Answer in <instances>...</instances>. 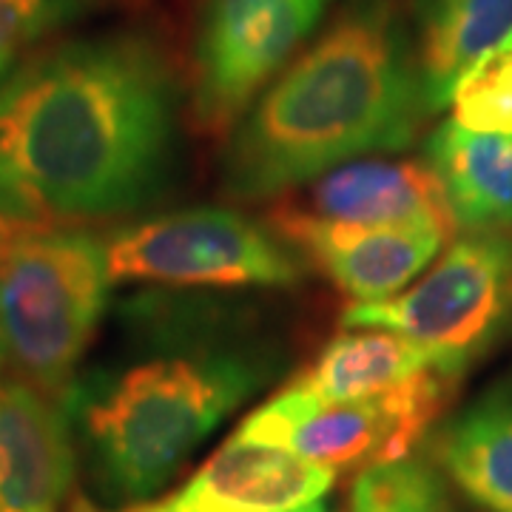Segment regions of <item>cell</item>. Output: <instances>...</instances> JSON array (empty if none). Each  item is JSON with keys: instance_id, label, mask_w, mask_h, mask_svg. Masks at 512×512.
<instances>
[{"instance_id": "cell-1", "label": "cell", "mask_w": 512, "mask_h": 512, "mask_svg": "<svg viewBox=\"0 0 512 512\" xmlns=\"http://www.w3.org/2000/svg\"><path fill=\"white\" fill-rule=\"evenodd\" d=\"M180 86L154 37L49 46L0 80V174L43 220H103L157 194Z\"/></svg>"}, {"instance_id": "cell-2", "label": "cell", "mask_w": 512, "mask_h": 512, "mask_svg": "<svg viewBox=\"0 0 512 512\" xmlns=\"http://www.w3.org/2000/svg\"><path fill=\"white\" fill-rule=\"evenodd\" d=\"M427 109L396 0H345L330 26L231 128L222 185L262 200L373 151H399Z\"/></svg>"}, {"instance_id": "cell-3", "label": "cell", "mask_w": 512, "mask_h": 512, "mask_svg": "<svg viewBox=\"0 0 512 512\" xmlns=\"http://www.w3.org/2000/svg\"><path fill=\"white\" fill-rule=\"evenodd\" d=\"M239 353L154 359L128 367L83 404L86 441L111 493L148 498L165 487L237 404L259 387Z\"/></svg>"}, {"instance_id": "cell-4", "label": "cell", "mask_w": 512, "mask_h": 512, "mask_svg": "<svg viewBox=\"0 0 512 512\" xmlns=\"http://www.w3.org/2000/svg\"><path fill=\"white\" fill-rule=\"evenodd\" d=\"M106 242L43 228L0 259V328L20 382L69 402L109 296Z\"/></svg>"}, {"instance_id": "cell-5", "label": "cell", "mask_w": 512, "mask_h": 512, "mask_svg": "<svg viewBox=\"0 0 512 512\" xmlns=\"http://www.w3.org/2000/svg\"><path fill=\"white\" fill-rule=\"evenodd\" d=\"M453 382L456 376L444 367H427L387 393L356 402H319L285 387L242 421L231 439L285 450L333 473H365L410 456L447 404Z\"/></svg>"}, {"instance_id": "cell-6", "label": "cell", "mask_w": 512, "mask_h": 512, "mask_svg": "<svg viewBox=\"0 0 512 512\" xmlns=\"http://www.w3.org/2000/svg\"><path fill=\"white\" fill-rule=\"evenodd\" d=\"M342 325L402 333L458 376L512 330V237L481 231L456 239L419 285L384 302L350 305Z\"/></svg>"}, {"instance_id": "cell-7", "label": "cell", "mask_w": 512, "mask_h": 512, "mask_svg": "<svg viewBox=\"0 0 512 512\" xmlns=\"http://www.w3.org/2000/svg\"><path fill=\"white\" fill-rule=\"evenodd\" d=\"M111 282L160 285H291L302 262L265 228L228 208L174 211L117 231L106 242Z\"/></svg>"}, {"instance_id": "cell-8", "label": "cell", "mask_w": 512, "mask_h": 512, "mask_svg": "<svg viewBox=\"0 0 512 512\" xmlns=\"http://www.w3.org/2000/svg\"><path fill=\"white\" fill-rule=\"evenodd\" d=\"M330 0H205L191 52V123L231 134L328 12Z\"/></svg>"}, {"instance_id": "cell-9", "label": "cell", "mask_w": 512, "mask_h": 512, "mask_svg": "<svg viewBox=\"0 0 512 512\" xmlns=\"http://www.w3.org/2000/svg\"><path fill=\"white\" fill-rule=\"evenodd\" d=\"M274 214L339 228H433L450 239L458 228L439 174L416 160L336 165Z\"/></svg>"}, {"instance_id": "cell-10", "label": "cell", "mask_w": 512, "mask_h": 512, "mask_svg": "<svg viewBox=\"0 0 512 512\" xmlns=\"http://www.w3.org/2000/svg\"><path fill=\"white\" fill-rule=\"evenodd\" d=\"M336 473L285 450L228 441L183 490L160 504H134L117 512H293L322 501ZM69 512L97 510L77 498Z\"/></svg>"}, {"instance_id": "cell-11", "label": "cell", "mask_w": 512, "mask_h": 512, "mask_svg": "<svg viewBox=\"0 0 512 512\" xmlns=\"http://www.w3.org/2000/svg\"><path fill=\"white\" fill-rule=\"evenodd\" d=\"M26 382L0 384V512H60L74 481L69 413Z\"/></svg>"}, {"instance_id": "cell-12", "label": "cell", "mask_w": 512, "mask_h": 512, "mask_svg": "<svg viewBox=\"0 0 512 512\" xmlns=\"http://www.w3.org/2000/svg\"><path fill=\"white\" fill-rule=\"evenodd\" d=\"M271 220L285 242L296 245L339 291L362 305L393 299L450 239L433 228H339L276 214Z\"/></svg>"}, {"instance_id": "cell-13", "label": "cell", "mask_w": 512, "mask_h": 512, "mask_svg": "<svg viewBox=\"0 0 512 512\" xmlns=\"http://www.w3.org/2000/svg\"><path fill=\"white\" fill-rule=\"evenodd\" d=\"M427 109L450 103L458 80L512 35V0H413Z\"/></svg>"}, {"instance_id": "cell-14", "label": "cell", "mask_w": 512, "mask_h": 512, "mask_svg": "<svg viewBox=\"0 0 512 512\" xmlns=\"http://www.w3.org/2000/svg\"><path fill=\"white\" fill-rule=\"evenodd\" d=\"M427 163L461 228L473 234L512 228V137L476 134L447 120L427 143Z\"/></svg>"}, {"instance_id": "cell-15", "label": "cell", "mask_w": 512, "mask_h": 512, "mask_svg": "<svg viewBox=\"0 0 512 512\" xmlns=\"http://www.w3.org/2000/svg\"><path fill=\"white\" fill-rule=\"evenodd\" d=\"M427 367L441 365L424 345L393 330L362 328L333 339L288 387L319 402H356L387 393Z\"/></svg>"}, {"instance_id": "cell-16", "label": "cell", "mask_w": 512, "mask_h": 512, "mask_svg": "<svg viewBox=\"0 0 512 512\" xmlns=\"http://www.w3.org/2000/svg\"><path fill=\"white\" fill-rule=\"evenodd\" d=\"M439 461L484 510L512 512V402L493 399L458 416L441 433Z\"/></svg>"}, {"instance_id": "cell-17", "label": "cell", "mask_w": 512, "mask_h": 512, "mask_svg": "<svg viewBox=\"0 0 512 512\" xmlns=\"http://www.w3.org/2000/svg\"><path fill=\"white\" fill-rule=\"evenodd\" d=\"M350 512H450L439 478L421 461L370 467L353 484Z\"/></svg>"}, {"instance_id": "cell-18", "label": "cell", "mask_w": 512, "mask_h": 512, "mask_svg": "<svg viewBox=\"0 0 512 512\" xmlns=\"http://www.w3.org/2000/svg\"><path fill=\"white\" fill-rule=\"evenodd\" d=\"M453 123L476 134L512 137V52H493L458 80Z\"/></svg>"}, {"instance_id": "cell-19", "label": "cell", "mask_w": 512, "mask_h": 512, "mask_svg": "<svg viewBox=\"0 0 512 512\" xmlns=\"http://www.w3.org/2000/svg\"><path fill=\"white\" fill-rule=\"evenodd\" d=\"M43 228H52V225L43 220L0 174V259L9 254L20 239L35 234V231H43Z\"/></svg>"}, {"instance_id": "cell-20", "label": "cell", "mask_w": 512, "mask_h": 512, "mask_svg": "<svg viewBox=\"0 0 512 512\" xmlns=\"http://www.w3.org/2000/svg\"><path fill=\"white\" fill-rule=\"evenodd\" d=\"M40 32L43 26L15 0H0V80L15 69L23 46L32 43Z\"/></svg>"}, {"instance_id": "cell-21", "label": "cell", "mask_w": 512, "mask_h": 512, "mask_svg": "<svg viewBox=\"0 0 512 512\" xmlns=\"http://www.w3.org/2000/svg\"><path fill=\"white\" fill-rule=\"evenodd\" d=\"M20 9H26L32 18L43 26V29H49L52 23L60 20V12H57V3L55 0H15Z\"/></svg>"}, {"instance_id": "cell-22", "label": "cell", "mask_w": 512, "mask_h": 512, "mask_svg": "<svg viewBox=\"0 0 512 512\" xmlns=\"http://www.w3.org/2000/svg\"><path fill=\"white\" fill-rule=\"evenodd\" d=\"M6 365H9V350H6V339H3V328H0V379H3V370H6Z\"/></svg>"}, {"instance_id": "cell-23", "label": "cell", "mask_w": 512, "mask_h": 512, "mask_svg": "<svg viewBox=\"0 0 512 512\" xmlns=\"http://www.w3.org/2000/svg\"><path fill=\"white\" fill-rule=\"evenodd\" d=\"M293 512H330L322 501H313V504H308V507H299V510Z\"/></svg>"}, {"instance_id": "cell-24", "label": "cell", "mask_w": 512, "mask_h": 512, "mask_svg": "<svg viewBox=\"0 0 512 512\" xmlns=\"http://www.w3.org/2000/svg\"><path fill=\"white\" fill-rule=\"evenodd\" d=\"M498 52H512V35L507 37V40H504V46H501Z\"/></svg>"}]
</instances>
